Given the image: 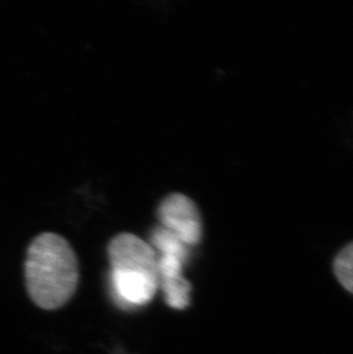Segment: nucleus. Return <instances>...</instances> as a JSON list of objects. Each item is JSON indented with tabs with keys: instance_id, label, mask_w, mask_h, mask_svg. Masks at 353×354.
I'll use <instances>...</instances> for the list:
<instances>
[{
	"instance_id": "nucleus-1",
	"label": "nucleus",
	"mask_w": 353,
	"mask_h": 354,
	"mask_svg": "<svg viewBox=\"0 0 353 354\" xmlns=\"http://www.w3.org/2000/svg\"><path fill=\"white\" fill-rule=\"evenodd\" d=\"M24 271L29 296L44 310L64 306L76 290V254L69 242L55 233H43L31 242Z\"/></svg>"
},
{
	"instance_id": "nucleus-2",
	"label": "nucleus",
	"mask_w": 353,
	"mask_h": 354,
	"mask_svg": "<svg viewBox=\"0 0 353 354\" xmlns=\"http://www.w3.org/2000/svg\"><path fill=\"white\" fill-rule=\"evenodd\" d=\"M162 227L172 232L188 245L199 243L202 237V219L197 204L192 198L172 193L168 195L157 209Z\"/></svg>"
},
{
	"instance_id": "nucleus-3",
	"label": "nucleus",
	"mask_w": 353,
	"mask_h": 354,
	"mask_svg": "<svg viewBox=\"0 0 353 354\" xmlns=\"http://www.w3.org/2000/svg\"><path fill=\"white\" fill-rule=\"evenodd\" d=\"M111 270L134 272L159 277L157 254L150 244L137 235L120 233L108 245Z\"/></svg>"
},
{
	"instance_id": "nucleus-4",
	"label": "nucleus",
	"mask_w": 353,
	"mask_h": 354,
	"mask_svg": "<svg viewBox=\"0 0 353 354\" xmlns=\"http://www.w3.org/2000/svg\"><path fill=\"white\" fill-rule=\"evenodd\" d=\"M160 284L159 277L134 272H110V286L117 301L124 306H143L150 303Z\"/></svg>"
},
{
	"instance_id": "nucleus-5",
	"label": "nucleus",
	"mask_w": 353,
	"mask_h": 354,
	"mask_svg": "<svg viewBox=\"0 0 353 354\" xmlns=\"http://www.w3.org/2000/svg\"><path fill=\"white\" fill-rule=\"evenodd\" d=\"M152 247L154 250L157 251L160 256H171V257H176L181 261H186L187 245L181 242V241L167 228L162 226H157L154 228L152 232ZM157 254V256H159Z\"/></svg>"
},
{
	"instance_id": "nucleus-6",
	"label": "nucleus",
	"mask_w": 353,
	"mask_h": 354,
	"mask_svg": "<svg viewBox=\"0 0 353 354\" xmlns=\"http://www.w3.org/2000/svg\"><path fill=\"white\" fill-rule=\"evenodd\" d=\"M168 305L176 310L186 308L190 303L192 287L185 277L160 281Z\"/></svg>"
},
{
	"instance_id": "nucleus-7",
	"label": "nucleus",
	"mask_w": 353,
	"mask_h": 354,
	"mask_svg": "<svg viewBox=\"0 0 353 354\" xmlns=\"http://www.w3.org/2000/svg\"><path fill=\"white\" fill-rule=\"evenodd\" d=\"M333 270L341 286L353 295V242L345 245L336 254Z\"/></svg>"
}]
</instances>
